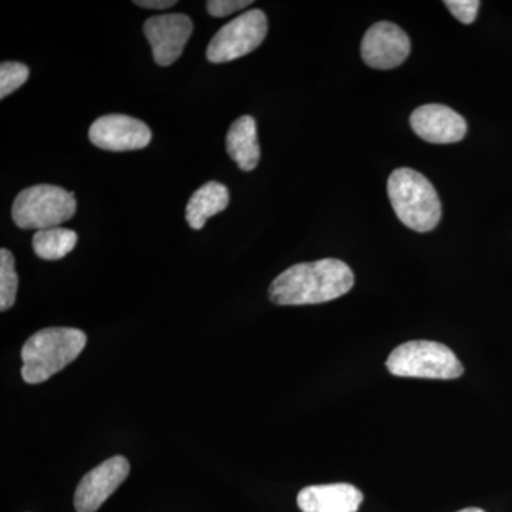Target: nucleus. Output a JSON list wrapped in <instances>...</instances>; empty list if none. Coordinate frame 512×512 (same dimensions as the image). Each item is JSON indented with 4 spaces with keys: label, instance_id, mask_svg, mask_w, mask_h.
<instances>
[{
    "label": "nucleus",
    "instance_id": "9d476101",
    "mask_svg": "<svg viewBox=\"0 0 512 512\" xmlns=\"http://www.w3.org/2000/svg\"><path fill=\"white\" fill-rule=\"evenodd\" d=\"M192 20L183 13L153 16L144 23V35L158 66H170L183 55L192 35Z\"/></svg>",
    "mask_w": 512,
    "mask_h": 512
},
{
    "label": "nucleus",
    "instance_id": "2eb2a0df",
    "mask_svg": "<svg viewBox=\"0 0 512 512\" xmlns=\"http://www.w3.org/2000/svg\"><path fill=\"white\" fill-rule=\"evenodd\" d=\"M33 251L46 261H57L73 251L77 234L72 229L56 227L37 231L33 237Z\"/></svg>",
    "mask_w": 512,
    "mask_h": 512
},
{
    "label": "nucleus",
    "instance_id": "aec40b11",
    "mask_svg": "<svg viewBox=\"0 0 512 512\" xmlns=\"http://www.w3.org/2000/svg\"><path fill=\"white\" fill-rule=\"evenodd\" d=\"M175 0H134V5L144 9H168L173 8Z\"/></svg>",
    "mask_w": 512,
    "mask_h": 512
},
{
    "label": "nucleus",
    "instance_id": "f257e3e1",
    "mask_svg": "<svg viewBox=\"0 0 512 512\" xmlns=\"http://www.w3.org/2000/svg\"><path fill=\"white\" fill-rule=\"evenodd\" d=\"M355 285L352 269L335 258L293 265L269 286V298L276 305H318L335 301Z\"/></svg>",
    "mask_w": 512,
    "mask_h": 512
},
{
    "label": "nucleus",
    "instance_id": "f3484780",
    "mask_svg": "<svg viewBox=\"0 0 512 512\" xmlns=\"http://www.w3.org/2000/svg\"><path fill=\"white\" fill-rule=\"evenodd\" d=\"M29 67L23 63L5 62L0 64V99L10 96L29 79Z\"/></svg>",
    "mask_w": 512,
    "mask_h": 512
},
{
    "label": "nucleus",
    "instance_id": "9b49d317",
    "mask_svg": "<svg viewBox=\"0 0 512 512\" xmlns=\"http://www.w3.org/2000/svg\"><path fill=\"white\" fill-rule=\"evenodd\" d=\"M410 126L421 140L431 144L458 143L467 134L466 120L443 104H426L414 110Z\"/></svg>",
    "mask_w": 512,
    "mask_h": 512
},
{
    "label": "nucleus",
    "instance_id": "4468645a",
    "mask_svg": "<svg viewBox=\"0 0 512 512\" xmlns=\"http://www.w3.org/2000/svg\"><path fill=\"white\" fill-rule=\"evenodd\" d=\"M228 204V188L217 181H210L192 194L187 204L185 218L192 229H202L208 218L220 214Z\"/></svg>",
    "mask_w": 512,
    "mask_h": 512
},
{
    "label": "nucleus",
    "instance_id": "20e7f679",
    "mask_svg": "<svg viewBox=\"0 0 512 512\" xmlns=\"http://www.w3.org/2000/svg\"><path fill=\"white\" fill-rule=\"evenodd\" d=\"M386 367L394 376L451 380L463 376L464 367L453 350L439 342L412 340L390 353Z\"/></svg>",
    "mask_w": 512,
    "mask_h": 512
},
{
    "label": "nucleus",
    "instance_id": "7ed1b4c3",
    "mask_svg": "<svg viewBox=\"0 0 512 512\" xmlns=\"http://www.w3.org/2000/svg\"><path fill=\"white\" fill-rule=\"evenodd\" d=\"M387 194L397 218L416 232H429L441 220V202L433 184L412 168H397L387 181Z\"/></svg>",
    "mask_w": 512,
    "mask_h": 512
},
{
    "label": "nucleus",
    "instance_id": "6e6552de",
    "mask_svg": "<svg viewBox=\"0 0 512 512\" xmlns=\"http://www.w3.org/2000/svg\"><path fill=\"white\" fill-rule=\"evenodd\" d=\"M409 36L399 26L379 22L367 29L360 53L367 66L377 70H390L406 62L410 55Z\"/></svg>",
    "mask_w": 512,
    "mask_h": 512
},
{
    "label": "nucleus",
    "instance_id": "412c9836",
    "mask_svg": "<svg viewBox=\"0 0 512 512\" xmlns=\"http://www.w3.org/2000/svg\"><path fill=\"white\" fill-rule=\"evenodd\" d=\"M457 512H485L481 510V508H466V510H461Z\"/></svg>",
    "mask_w": 512,
    "mask_h": 512
},
{
    "label": "nucleus",
    "instance_id": "f03ea898",
    "mask_svg": "<svg viewBox=\"0 0 512 512\" xmlns=\"http://www.w3.org/2000/svg\"><path fill=\"white\" fill-rule=\"evenodd\" d=\"M87 336L74 328H46L30 336L23 345L22 377L26 383L39 384L70 365L86 348Z\"/></svg>",
    "mask_w": 512,
    "mask_h": 512
},
{
    "label": "nucleus",
    "instance_id": "6ab92c4d",
    "mask_svg": "<svg viewBox=\"0 0 512 512\" xmlns=\"http://www.w3.org/2000/svg\"><path fill=\"white\" fill-rule=\"evenodd\" d=\"M249 5H252L251 0H210L207 3V9L214 18H225Z\"/></svg>",
    "mask_w": 512,
    "mask_h": 512
},
{
    "label": "nucleus",
    "instance_id": "ddd939ff",
    "mask_svg": "<svg viewBox=\"0 0 512 512\" xmlns=\"http://www.w3.org/2000/svg\"><path fill=\"white\" fill-rule=\"evenodd\" d=\"M227 151L242 171L255 170L261 158V148L254 117L242 116L232 123L227 134Z\"/></svg>",
    "mask_w": 512,
    "mask_h": 512
},
{
    "label": "nucleus",
    "instance_id": "423d86ee",
    "mask_svg": "<svg viewBox=\"0 0 512 512\" xmlns=\"http://www.w3.org/2000/svg\"><path fill=\"white\" fill-rule=\"evenodd\" d=\"M268 35V19L261 9H251L218 30L207 49L211 63H228L254 52Z\"/></svg>",
    "mask_w": 512,
    "mask_h": 512
},
{
    "label": "nucleus",
    "instance_id": "0eeeda50",
    "mask_svg": "<svg viewBox=\"0 0 512 512\" xmlns=\"http://www.w3.org/2000/svg\"><path fill=\"white\" fill-rule=\"evenodd\" d=\"M130 473L126 457L114 456L93 468L77 485L74 508L77 512H96Z\"/></svg>",
    "mask_w": 512,
    "mask_h": 512
},
{
    "label": "nucleus",
    "instance_id": "1a4fd4ad",
    "mask_svg": "<svg viewBox=\"0 0 512 512\" xmlns=\"http://www.w3.org/2000/svg\"><path fill=\"white\" fill-rule=\"evenodd\" d=\"M89 138L101 150L121 153L146 148L151 141V130L146 123L134 117L109 114L94 121Z\"/></svg>",
    "mask_w": 512,
    "mask_h": 512
},
{
    "label": "nucleus",
    "instance_id": "a211bd4d",
    "mask_svg": "<svg viewBox=\"0 0 512 512\" xmlns=\"http://www.w3.org/2000/svg\"><path fill=\"white\" fill-rule=\"evenodd\" d=\"M444 5L453 13L458 22L471 25L477 18L481 3L478 0H446Z\"/></svg>",
    "mask_w": 512,
    "mask_h": 512
},
{
    "label": "nucleus",
    "instance_id": "39448f33",
    "mask_svg": "<svg viewBox=\"0 0 512 512\" xmlns=\"http://www.w3.org/2000/svg\"><path fill=\"white\" fill-rule=\"evenodd\" d=\"M76 208L73 192L56 185H33L19 192L13 202L12 217L19 228L42 231L69 221Z\"/></svg>",
    "mask_w": 512,
    "mask_h": 512
},
{
    "label": "nucleus",
    "instance_id": "dca6fc26",
    "mask_svg": "<svg viewBox=\"0 0 512 512\" xmlns=\"http://www.w3.org/2000/svg\"><path fill=\"white\" fill-rule=\"evenodd\" d=\"M19 278L15 268V258L6 248L0 251V309L12 308L18 295Z\"/></svg>",
    "mask_w": 512,
    "mask_h": 512
},
{
    "label": "nucleus",
    "instance_id": "f8f14e48",
    "mask_svg": "<svg viewBox=\"0 0 512 512\" xmlns=\"http://www.w3.org/2000/svg\"><path fill=\"white\" fill-rule=\"evenodd\" d=\"M362 491L348 483L309 485L298 495L302 512H357Z\"/></svg>",
    "mask_w": 512,
    "mask_h": 512
}]
</instances>
